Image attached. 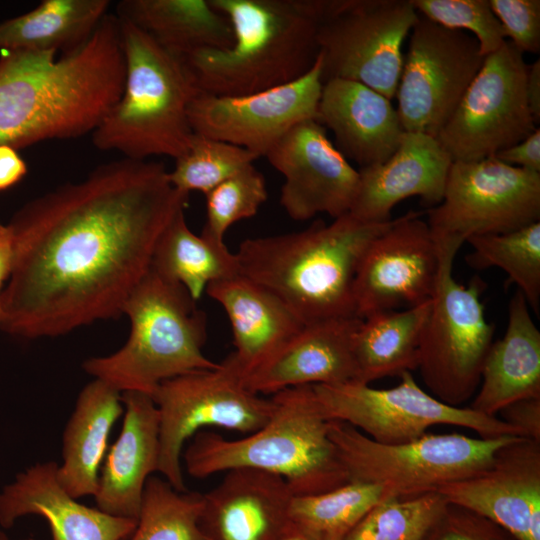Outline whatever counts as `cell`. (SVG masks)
<instances>
[{
  "instance_id": "cell-1",
  "label": "cell",
  "mask_w": 540,
  "mask_h": 540,
  "mask_svg": "<svg viewBox=\"0 0 540 540\" xmlns=\"http://www.w3.org/2000/svg\"><path fill=\"white\" fill-rule=\"evenodd\" d=\"M161 162L122 158L23 205L7 224L13 263L0 330L56 337L122 314L188 195Z\"/></svg>"
},
{
  "instance_id": "cell-2",
  "label": "cell",
  "mask_w": 540,
  "mask_h": 540,
  "mask_svg": "<svg viewBox=\"0 0 540 540\" xmlns=\"http://www.w3.org/2000/svg\"><path fill=\"white\" fill-rule=\"evenodd\" d=\"M0 58V145L20 149L92 133L121 97L120 24L107 13L92 34L56 50L4 51Z\"/></svg>"
},
{
  "instance_id": "cell-3",
  "label": "cell",
  "mask_w": 540,
  "mask_h": 540,
  "mask_svg": "<svg viewBox=\"0 0 540 540\" xmlns=\"http://www.w3.org/2000/svg\"><path fill=\"white\" fill-rule=\"evenodd\" d=\"M392 222H365L347 213L299 232L249 238L235 253L239 271L277 296L304 325L357 316L360 260Z\"/></svg>"
},
{
  "instance_id": "cell-4",
  "label": "cell",
  "mask_w": 540,
  "mask_h": 540,
  "mask_svg": "<svg viewBox=\"0 0 540 540\" xmlns=\"http://www.w3.org/2000/svg\"><path fill=\"white\" fill-rule=\"evenodd\" d=\"M229 20L233 43L183 61L197 88L240 96L293 82L318 55V0H209Z\"/></svg>"
},
{
  "instance_id": "cell-5",
  "label": "cell",
  "mask_w": 540,
  "mask_h": 540,
  "mask_svg": "<svg viewBox=\"0 0 540 540\" xmlns=\"http://www.w3.org/2000/svg\"><path fill=\"white\" fill-rule=\"evenodd\" d=\"M272 399L271 418L244 438L226 439L206 430L195 434L182 453L187 473L202 479L235 468L258 469L281 476L295 496L349 482L312 385L284 389Z\"/></svg>"
},
{
  "instance_id": "cell-6",
  "label": "cell",
  "mask_w": 540,
  "mask_h": 540,
  "mask_svg": "<svg viewBox=\"0 0 540 540\" xmlns=\"http://www.w3.org/2000/svg\"><path fill=\"white\" fill-rule=\"evenodd\" d=\"M117 17L124 87L118 102L91 133L93 145L134 160L177 159L191 144L194 132L188 109L200 90L182 59L131 21Z\"/></svg>"
},
{
  "instance_id": "cell-7",
  "label": "cell",
  "mask_w": 540,
  "mask_h": 540,
  "mask_svg": "<svg viewBox=\"0 0 540 540\" xmlns=\"http://www.w3.org/2000/svg\"><path fill=\"white\" fill-rule=\"evenodd\" d=\"M130 321L126 343L116 352L91 357L86 373L118 391L152 395L168 379L219 367L203 353L207 317L189 292L149 268L122 307Z\"/></svg>"
},
{
  "instance_id": "cell-8",
  "label": "cell",
  "mask_w": 540,
  "mask_h": 540,
  "mask_svg": "<svg viewBox=\"0 0 540 540\" xmlns=\"http://www.w3.org/2000/svg\"><path fill=\"white\" fill-rule=\"evenodd\" d=\"M328 433L349 481L386 486L394 497L437 492L492 464L496 451L517 436L494 439L431 434L402 444L378 443L348 423L329 420Z\"/></svg>"
},
{
  "instance_id": "cell-9",
  "label": "cell",
  "mask_w": 540,
  "mask_h": 540,
  "mask_svg": "<svg viewBox=\"0 0 540 540\" xmlns=\"http://www.w3.org/2000/svg\"><path fill=\"white\" fill-rule=\"evenodd\" d=\"M427 214L440 272L452 269L458 250L469 238L540 221V173L508 165L494 156L453 161L443 198Z\"/></svg>"
},
{
  "instance_id": "cell-10",
  "label": "cell",
  "mask_w": 540,
  "mask_h": 540,
  "mask_svg": "<svg viewBox=\"0 0 540 540\" xmlns=\"http://www.w3.org/2000/svg\"><path fill=\"white\" fill-rule=\"evenodd\" d=\"M418 17L410 0H320L322 82L356 81L392 100Z\"/></svg>"
},
{
  "instance_id": "cell-11",
  "label": "cell",
  "mask_w": 540,
  "mask_h": 540,
  "mask_svg": "<svg viewBox=\"0 0 540 540\" xmlns=\"http://www.w3.org/2000/svg\"><path fill=\"white\" fill-rule=\"evenodd\" d=\"M151 397L159 414L158 472L180 492L187 490L182 453L188 440L207 427L251 434L274 411L272 398L248 390L222 363L163 381Z\"/></svg>"
},
{
  "instance_id": "cell-12",
  "label": "cell",
  "mask_w": 540,
  "mask_h": 540,
  "mask_svg": "<svg viewBox=\"0 0 540 540\" xmlns=\"http://www.w3.org/2000/svg\"><path fill=\"white\" fill-rule=\"evenodd\" d=\"M399 377L400 383L388 389L358 382L312 387L327 420L348 423L382 444L407 443L422 437L429 427L442 424L471 429L484 439L522 437L498 416L439 401L417 384L411 372Z\"/></svg>"
},
{
  "instance_id": "cell-13",
  "label": "cell",
  "mask_w": 540,
  "mask_h": 540,
  "mask_svg": "<svg viewBox=\"0 0 540 540\" xmlns=\"http://www.w3.org/2000/svg\"><path fill=\"white\" fill-rule=\"evenodd\" d=\"M486 284L464 285L452 269L440 272L419 349L422 381L439 401L461 407L479 388L494 325L485 317L481 295Z\"/></svg>"
},
{
  "instance_id": "cell-14",
  "label": "cell",
  "mask_w": 540,
  "mask_h": 540,
  "mask_svg": "<svg viewBox=\"0 0 540 540\" xmlns=\"http://www.w3.org/2000/svg\"><path fill=\"white\" fill-rule=\"evenodd\" d=\"M528 64L510 41L486 56L436 139L452 161H478L527 138L536 125L525 95Z\"/></svg>"
},
{
  "instance_id": "cell-15",
  "label": "cell",
  "mask_w": 540,
  "mask_h": 540,
  "mask_svg": "<svg viewBox=\"0 0 540 540\" xmlns=\"http://www.w3.org/2000/svg\"><path fill=\"white\" fill-rule=\"evenodd\" d=\"M484 58L471 34L446 28L419 14L409 34L395 95L403 130L436 138Z\"/></svg>"
},
{
  "instance_id": "cell-16",
  "label": "cell",
  "mask_w": 540,
  "mask_h": 540,
  "mask_svg": "<svg viewBox=\"0 0 540 540\" xmlns=\"http://www.w3.org/2000/svg\"><path fill=\"white\" fill-rule=\"evenodd\" d=\"M322 87L319 53L309 72L282 86L240 96L200 91L189 106V122L194 133L265 157L294 126L317 120Z\"/></svg>"
},
{
  "instance_id": "cell-17",
  "label": "cell",
  "mask_w": 540,
  "mask_h": 540,
  "mask_svg": "<svg viewBox=\"0 0 540 540\" xmlns=\"http://www.w3.org/2000/svg\"><path fill=\"white\" fill-rule=\"evenodd\" d=\"M409 211L375 237L365 250L354 280L356 315L416 306L431 300L440 263L427 222Z\"/></svg>"
},
{
  "instance_id": "cell-18",
  "label": "cell",
  "mask_w": 540,
  "mask_h": 540,
  "mask_svg": "<svg viewBox=\"0 0 540 540\" xmlns=\"http://www.w3.org/2000/svg\"><path fill=\"white\" fill-rule=\"evenodd\" d=\"M284 177L280 204L296 221L318 213H349L359 172L336 148L326 128L310 119L294 126L265 156Z\"/></svg>"
},
{
  "instance_id": "cell-19",
  "label": "cell",
  "mask_w": 540,
  "mask_h": 540,
  "mask_svg": "<svg viewBox=\"0 0 540 540\" xmlns=\"http://www.w3.org/2000/svg\"><path fill=\"white\" fill-rule=\"evenodd\" d=\"M437 492L518 540H540V441L514 437L496 451L485 470Z\"/></svg>"
},
{
  "instance_id": "cell-20",
  "label": "cell",
  "mask_w": 540,
  "mask_h": 540,
  "mask_svg": "<svg viewBox=\"0 0 540 540\" xmlns=\"http://www.w3.org/2000/svg\"><path fill=\"white\" fill-rule=\"evenodd\" d=\"M452 162L435 137L404 132L387 160L358 170V189L349 213L365 222H387L392 209L413 196L432 208L443 198Z\"/></svg>"
},
{
  "instance_id": "cell-21",
  "label": "cell",
  "mask_w": 540,
  "mask_h": 540,
  "mask_svg": "<svg viewBox=\"0 0 540 540\" xmlns=\"http://www.w3.org/2000/svg\"><path fill=\"white\" fill-rule=\"evenodd\" d=\"M293 496L281 476L230 469L202 494L199 524L209 540H276L290 523Z\"/></svg>"
},
{
  "instance_id": "cell-22",
  "label": "cell",
  "mask_w": 540,
  "mask_h": 540,
  "mask_svg": "<svg viewBox=\"0 0 540 540\" xmlns=\"http://www.w3.org/2000/svg\"><path fill=\"white\" fill-rule=\"evenodd\" d=\"M361 320L352 316L304 325L243 384L261 395L305 385L354 382L353 338Z\"/></svg>"
},
{
  "instance_id": "cell-23",
  "label": "cell",
  "mask_w": 540,
  "mask_h": 540,
  "mask_svg": "<svg viewBox=\"0 0 540 540\" xmlns=\"http://www.w3.org/2000/svg\"><path fill=\"white\" fill-rule=\"evenodd\" d=\"M58 463H36L16 475L0 491V528L14 526L27 515L43 517L53 540H124L137 520L83 505L57 480Z\"/></svg>"
},
{
  "instance_id": "cell-24",
  "label": "cell",
  "mask_w": 540,
  "mask_h": 540,
  "mask_svg": "<svg viewBox=\"0 0 540 540\" xmlns=\"http://www.w3.org/2000/svg\"><path fill=\"white\" fill-rule=\"evenodd\" d=\"M124 419L109 446L94 495L101 511L137 520L146 482L159 464V414L148 394L121 393Z\"/></svg>"
},
{
  "instance_id": "cell-25",
  "label": "cell",
  "mask_w": 540,
  "mask_h": 540,
  "mask_svg": "<svg viewBox=\"0 0 540 540\" xmlns=\"http://www.w3.org/2000/svg\"><path fill=\"white\" fill-rule=\"evenodd\" d=\"M205 291L232 328L235 350L221 363L242 381L304 326L277 296L241 274L211 282Z\"/></svg>"
},
{
  "instance_id": "cell-26",
  "label": "cell",
  "mask_w": 540,
  "mask_h": 540,
  "mask_svg": "<svg viewBox=\"0 0 540 540\" xmlns=\"http://www.w3.org/2000/svg\"><path fill=\"white\" fill-rule=\"evenodd\" d=\"M317 121L333 132L336 148L360 168L387 160L405 132L391 100L347 79L323 83Z\"/></svg>"
},
{
  "instance_id": "cell-27",
  "label": "cell",
  "mask_w": 540,
  "mask_h": 540,
  "mask_svg": "<svg viewBox=\"0 0 540 540\" xmlns=\"http://www.w3.org/2000/svg\"><path fill=\"white\" fill-rule=\"evenodd\" d=\"M479 387L470 408L487 416L514 401L540 397V331L519 290L509 303L505 334L487 354Z\"/></svg>"
},
{
  "instance_id": "cell-28",
  "label": "cell",
  "mask_w": 540,
  "mask_h": 540,
  "mask_svg": "<svg viewBox=\"0 0 540 540\" xmlns=\"http://www.w3.org/2000/svg\"><path fill=\"white\" fill-rule=\"evenodd\" d=\"M124 411L121 392L94 379L79 393L63 432L57 480L73 498L96 494L112 427Z\"/></svg>"
},
{
  "instance_id": "cell-29",
  "label": "cell",
  "mask_w": 540,
  "mask_h": 540,
  "mask_svg": "<svg viewBox=\"0 0 540 540\" xmlns=\"http://www.w3.org/2000/svg\"><path fill=\"white\" fill-rule=\"evenodd\" d=\"M125 18L158 44L184 60L205 49H226L233 31L226 16L209 0H125L117 6Z\"/></svg>"
},
{
  "instance_id": "cell-30",
  "label": "cell",
  "mask_w": 540,
  "mask_h": 540,
  "mask_svg": "<svg viewBox=\"0 0 540 540\" xmlns=\"http://www.w3.org/2000/svg\"><path fill=\"white\" fill-rule=\"evenodd\" d=\"M432 299L405 310L378 312L361 320L353 338L354 382L371 383L418 368L422 334Z\"/></svg>"
},
{
  "instance_id": "cell-31",
  "label": "cell",
  "mask_w": 540,
  "mask_h": 540,
  "mask_svg": "<svg viewBox=\"0 0 540 540\" xmlns=\"http://www.w3.org/2000/svg\"><path fill=\"white\" fill-rule=\"evenodd\" d=\"M109 7L108 0H44L0 22V49L70 51L87 40Z\"/></svg>"
},
{
  "instance_id": "cell-32",
  "label": "cell",
  "mask_w": 540,
  "mask_h": 540,
  "mask_svg": "<svg viewBox=\"0 0 540 540\" xmlns=\"http://www.w3.org/2000/svg\"><path fill=\"white\" fill-rule=\"evenodd\" d=\"M150 268L182 285L198 300L211 282L240 274L236 254L225 243L194 234L179 210L159 236Z\"/></svg>"
},
{
  "instance_id": "cell-33",
  "label": "cell",
  "mask_w": 540,
  "mask_h": 540,
  "mask_svg": "<svg viewBox=\"0 0 540 540\" xmlns=\"http://www.w3.org/2000/svg\"><path fill=\"white\" fill-rule=\"evenodd\" d=\"M393 497L384 485L349 481L320 494L294 495L289 518L319 540H344L372 507Z\"/></svg>"
},
{
  "instance_id": "cell-34",
  "label": "cell",
  "mask_w": 540,
  "mask_h": 540,
  "mask_svg": "<svg viewBox=\"0 0 540 540\" xmlns=\"http://www.w3.org/2000/svg\"><path fill=\"white\" fill-rule=\"evenodd\" d=\"M466 257L474 269L498 267L525 297L530 310L540 316V221L499 234L473 236Z\"/></svg>"
},
{
  "instance_id": "cell-35",
  "label": "cell",
  "mask_w": 540,
  "mask_h": 540,
  "mask_svg": "<svg viewBox=\"0 0 540 540\" xmlns=\"http://www.w3.org/2000/svg\"><path fill=\"white\" fill-rule=\"evenodd\" d=\"M201 510L202 493L180 492L150 476L136 527L124 540H209L199 524Z\"/></svg>"
},
{
  "instance_id": "cell-36",
  "label": "cell",
  "mask_w": 540,
  "mask_h": 540,
  "mask_svg": "<svg viewBox=\"0 0 540 540\" xmlns=\"http://www.w3.org/2000/svg\"><path fill=\"white\" fill-rule=\"evenodd\" d=\"M447 503L439 492L383 500L362 517L344 540H421Z\"/></svg>"
},
{
  "instance_id": "cell-37",
  "label": "cell",
  "mask_w": 540,
  "mask_h": 540,
  "mask_svg": "<svg viewBox=\"0 0 540 540\" xmlns=\"http://www.w3.org/2000/svg\"><path fill=\"white\" fill-rule=\"evenodd\" d=\"M259 158L240 146L194 133L187 152L175 159L169 181L179 192L207 194Z\"/></svg>"
},
{
  "instance_id": "cell-38",
  "label": "cell",
  "mask_w": 540,
  "mask_h": 540,
  "mask_svg": "<svg viewBox=\"0 0 540 540\" xmlns=\"http://www.w3.org/2000/svg\"><path fill=\"white\" fill-rule=\"evenodd\" d=\"M206 222L201 235L224 243L228 228L254 216L267 199L263 174L252 164L228 178L206 195Z\"/></svg>"
},
{
  "instance_id": "cell-39",
  "label": "cell",
  "mask_w": 540,
  "mask_h": 540,
  "mask_svg": "<svg viewBox=\"0 0 540 540\" xmlns=\"http://www.w3.org/2000/svg\"><path fill=\"white\" fill-rule=\"evenodd\" d=\"M415 10L446 28L471 34L486 57L506 41L505 31L489 0H410Z\"/></svg>"
},
{
  "instance_id": "cell-40",
  "label": "cell",
  "mask_w": 540,
  "mask_h": 540,
  "mask_svg": "<svg viewBox=\"0 0 540 540\" xmlns=\"http://www.w3.org/2000/svg\"><path fill=\"white\" fill-rule=\"evenodd\" d=\"M421 540H518L493 521L447 503Z\"/></svg>"
},
{
  "instance_id": "cell-41",
  "label": "cell",
  "mask_w": 540,
  "mask_h": 540,
  "mask_svg": "<svg viewBox=\"0 0 540 540\" xmlns=\"http://www.w3.org/2000/svg\"><path fill=\"white\" fill-rule=\"evenodd\" d=\"M506 37L523 54L540 52V1L489 0Z\"/></svg>"
},
{
  "instance_id": "cell-42",
  "label": "cell",
  "mask_w": 540,
  "mask_h": 540,
  "mask_svg": "<svg viewBox=\"0 0 540 540\" xmlns=\"http://www.w3.org/2000/svg\"><path fill=\"white\" fill-rule=\"evenodd\" d=\"M498 414L501 420L518 429L522 437L540 441V397L514 401Z\"/></svg>"
},
{
  "instance_id": "cell-43",
  "label": "cell",
  "mask_w": 540,
  "mask_h": 540,
  "mask_svg": "<svg viewBox=\"0 0 540 540\" xmlns=\"http://www.w3.org/2000/svg\"><path fill=\"white\" fill-rule=\"evenodd\" d=\"M494 157L524 170L540 173V129L524 140L498 152Z\"/></svg>"
},
{
  "instance_id": "cell-44",
  "label": "cell",
  "mask_w": 540,
  "mask_h": 540,
  "mask_svg": "<svg viewBox=\"0 0 540 540\" xmlns=\"http://www.w3.org/2000/svg\"><path fill=\"white\" fill-rule=\"evenodd\" d=\"M26 173V163L17 150L8 145H0V191L18 183Z\"/></svg>"
},
{
  "instance_id": "cell-45",
  "label": "cell",
  "mask_w": 540,
  "mask_h": 540,
  "mask_svg": "<svg viewBox=\"0 0 540 540\" xmlns=\"http://www.w3.org/2000/svg\"><path fill=\"white\" fill-rule=\"evenodd\" d=\"M525 95L528 107L537 126L540 123V60L528 64Z\"/></svg>"
},
{
  "instance_id": "cell-46",
  "label": "cell",
  "mask_w": 540,
  "mask_h": 540,
  "mask_svg": "<svg viewBox=\"0 0 540 540\" xmlns=\"http://www.w3.org/2000/svg\"><path fill=\"white\" fill-rule=\"evenodd\" d=\"M13 263V242L7 224L0 225V297L9 278ZM1 314V305H0Z\"/></svg>"
},
{
  "instance_id": "cell-47",
  "label": "cell",
  "mask_w": 540,
  "mask_h": 540,
  "mask_svg": "<svg viewBox=\"0 0 540 540\" xmlns=\"http://www.w3.org/2000/svg\"><path fill=\"white\" fill-rule=\"evenodd\" d=\"M276 540H319L312 533L290 521Z\"/></svg>"
},
{
  "instance_id": "cell-48",
  "label": "cell",
  "mask_w": 540,
  "mask_h": 540,
  "mask_svg": "<svg viewBox=\"0 0 540 540\" xmlns=\"http://www.w3.org/2000/svg\"><path fill=\"white\" fill-rule=\"evenodd\" d=\"M0 540H11L2 528H0ZM23 540H38V539L27 538Z\"/></svg>"
},
{
  "instance_id": "cell-49",
  "label": "cell",
  "mask_w": 540,
  "mask_h": 540,
  "mask_svg": "<svg viewBox=\"0 0 540 540\" xmlns=\"http://www.w3.org/2000/svg\"><path fill=\"white\" fill-rule=\"evenodd\" d=\"M2 224V222L0 221V225Z\"/></svg>"
}]
</instances>
